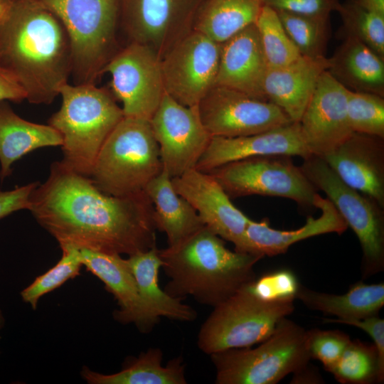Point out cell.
I'll return each mask as SVG.
<instances>
[{"label":"cell","instance_id":"b9f144b4","mask_svg":"<svg viewBox=\"0 0 384 384\" xmlns=\"http://www.w3.org/2000/svg\"><path fill=\"white\" fill-rule=\"evenodd\" d=\"M26 98V94L22 87L0 67V102L5 100L21 102Z\"/></svg>","mask_w":384,"mask_h":384},{"label":"cell","instance_id":"ab89813d","mask_svg":"<svg viewBox=\"0 0 384 384\" xmlns=\"http://www.w3.org/2000/svg\"><path fill=\"white\" fill-rule=\"evenodd\" d=\"M327 323H338L356 326L367 333L373 339L380 361L384 363V319L374 315L361 319L337 320L326 319Z\"/></svg>","mask_w":384,"mask_h":384},{"label":"cell","instance_id":"d6a6232c","mask_svg":"<svg viewBox=\"0 0 384 384\" xmlns=\"http://www.w3.org/2000/svg\"><path fill=\"white\" fill-rule=\"evenodd\" d=\"M268 68L293 63L302 55L274 9L264 5L255 22Z\"/></svg>","mask_w":384,"mask_h":384},{"label":"cell","instance_id":"52a82bcc","mask_svg":"<svg viewBox=\"0 0 384 384\" xmlns=\"http://www.w3.org/2000/svg\"><path fill=\"white\" fill-rule=\"evenodd\" d=\"M55 14L71 43L75 85L95 84L117 53L120 0H35Z\"/></svg>","mask_w":384,"mask_h":384},{"label":"cell","instance_id":"7dc6e473","mask_svg":"<svg viewBox=\"0 0 384 384\" xmlns=\"http://www.w3.org/2000/svg\"><path fill=\"white\" fill-rule=\"evenodd\" d=\"M2 1H3V0H2Z\"/></svg>","mask_w":384,"mask_h":384},{"label":"cell","instance_id":"44dd1931","mask_svg":"<svg viewBox=\"0 0 384 384\" xmlns=\"http://www.w3.org/2000/svg\"><path fill=\"white\" fill-rule=\"evenodd\" d=\"M267 69L258 32L253 23L220 43L215 85L267 100L263 85Z\"/></svg>","mask_w":384,"mask_h":384},{"label":"cell","instance_id":"d590c367","mask_svg":"<svg viewBox=\"0 0 384 384\" xmlns=\"http://www.w3.org/2000/svg\"><path fill=\"white\" fill-rule=\"evenodd\" d=\"M347 115L353 132L384 139V98L348 90Z\"/></svg>","mask_w":384,"mask_h":384},{"label":"cell","instance_id":"7bdbcfd3","mask_svg":"<svg viewBox=\"0 0 384 384\" xmlns=\"http://www.w3.org/2000/svg\"><path fill=\"white\" fill-rule=\"evenodd\" d=\"M292 383H319L321 381L318 373L309 368L308 365L302 370L294 374Z\"/></svg>","mask_w":384,"mask_h":384},{"label":"cell","instance_id":"8d00e7d4","mask_svg":"<svg viewBox=\"0 0 384 384\" xmlns=\"http://www.w3.org/2000/svg\"><path fill=\"white\" fill-rule=\"evenodd\" d=\"M300 284L295 274L288 269L266 272L247 284L248 289L265 301L296 299Z\"/></svg>","mask_w":384,"mask_h":384},{"label":"cell","instance_id":"ba28073f","mask_svg":"<svg viewBox=\"0 0 384 384\" xmlns=\"http://www.w3.org/2000/svg\"><path fill=\"white\" fill-rule=\"evenodd\" d=\"M294 300L265 301L255 296L246 285L214 306L200 329L198 346L210 355L261 343L281 319L294 311Z\"/></svg>","mask_w":384,"mask_h":384},{"label":"cell","instance_id":"4316f807","mask_svg":"<svg viewBox=\"0 0 384 384\" xmlns=\"http://www.w3.org/2000/svg\"><path fill=\"white\" fill-rule=\"evenodd\" d=\"M296 299L311 309L336 316L337 320L361 319L378 315L384 305V284L360 281L343 294L319 292L300 284Z\"/></svg>","mask_w":384,"mask_h":384},{"label":"cell","instance_id":"836d02e7","mask_svg":"<svg viewBox=\"0 0 384 384\" xmlns=\"http://www.w3.org/2000/svg\"><path fill=\"white\" fill-rule=\"evenodd\" d=\"M337 11L345 35L357 38L384 58V15L366 9L354 0L341 3Z\"/></svg>","mask_w":384,"mask_h":384},{"label":"cell","instance_id":"9c48e42d","mask_svg":"<svg viewBox=\"0 0 384 384\" xmlns=\"http://www.w3.org/2000/svg\"><path fill=\"white\" fill-rule=\"evenodd\" d=\"M300 168L316 188L324 192L356 235L363 252V278L383 271L384 208L345 183L320 156L304 159Z\"/></svg>","mask_w":384,"mask_h":384},{"label":"cell","instance_id":"ffe728a7","mask_svg":"<svg viewBox=\"0 0 384 384\" xmlns=\"http://www.w3.org/2000/svg\"><path fill=\"white\" fill-rule=\"evenodd\" d=\"M79 250L82 266L98 277L117 300L119 309L114 313V319L122 324H134L142 332L151 331L160 318L140 297L126 259L117 254Z\"/></svg>","mask_w":384,"mask_h":384},{"label":"cell","instance_id":"3957f363","mask_svg":"<svg viewBox=\"0 0 384 384\" xmlns=\"http://www.w3.org/2000/svg\"><path fill=\"white\" fill-rule=\"evenodd\" d=\"M161 267L170 279L164 291L174 297H192L215 306L251 283L262 256L232 251L204 226L174 246L159 250Z\"/></svg>","mask_w":384,"mask_h":384},{"label":"cell","instance_id":"4fadbf2b","mask_svg":"<svg viewBox=\"0 0 384 384\" xmlns=\"http://www.w3.org/2000/svg\"><path fill=\"white\" fill-rule=\"evenodd\" d=\"M204 0H120L119 19L129 39L161 58L193 28Z\"/></svg>","mask_w":384,"mask_h":384},{"label":"cell","instance_id":"e0dca14e","mask_svg":"<svg viewBox=\"0 0 384 384\" xmlns=\"http://www.w3.org/2000/svg\"><path fill=\"white\" fill-rule=\"evenodd\" d=\"M348 96V89L327 70L321 75L299 122L312 155L324 156L353 132L347 115Z\"/></svg>","mask_w":384,"mask_h":384},{"label":"cell","instance_id":"5bb4252c","mask_svg":"<svg viewBox=\"0 0 384 384\" xmlns=\"http://www.w3.org/2000/svg\"><path fill=\"white\" fill-rule=\"evenodd\" d=\"M149 122L163 169L171 178L195 168L212 138L198 105H183L166 92Z\"/></svg>","mask_w":384,"mask_h":384},{"label":"cell","instance_id":"277c9868","mask_svg":"<svg viewBox=\"0 0 384 384\" xmlns=\"http://www.w3.org/2000/svg\"><path fill=\"white\" fill-rule=\"evenodd\" d=\"M60 110L49 124L62 136L63 159L74 171L90 177L105 140L124 117L109 90L95 84H64Z\"/></svg>","mask_w":384,"mask_h":384},{"label":"cell","instance_id":"83f0119b","mask_svg":"<svg viewBox=\"0 0 384 384\" xmlns=\"http://www.w3.org/2000/svg\"><path fill=\"white\" fill-rule=\"evenodd\" d=\"M126 261L140 297L156 316L179 321H192L196 318V311L183 303V299L171 297L160 287L159 272L162 262L156 245L129 255Z\"/></svg>","mask_w":384,"mask_h":384},{"label":"cell","instance_id":"f546056e","mask_svg":"<svg viewBox=\"0 0 384 384\" xmlns=\"http://www.w3.org/2000/svg\"><path fill=\"white\" fill-rule=\"evenodd\" d=\"M263 6L262 0H204L193 29L222 43L255 23Z\"/></svg>","mask_w":384,"mask_h":384},{"label":"cell","instance_id":"f6af8a7d","mask_svg":"<svg viewBox=\"0 0 384 384\" xmlns=\"http://www.w3.org/2000/svg\"><path fill=\"white\" fill-rule=\"evenodd\" d=\"M4 321H5V319H4L3 312L0 309V331L1 330V329L3 328V326L4 325Z\"/></svg>","mask_w":384,"mask_h":384},{"label":"cell","instance_id":"30bf717a","mask_svg":"<svg viewBox=\"0 0 384 384\" xmlns=\"http://www.w3.org/2000/svg\"><path fill=\"white\" fill-rule=\"evenodd\" d=\"M230 198L260 195L291 199L314 206L317 189L291 156H259L234 161L208 172Z\"/></svg>","mask_w":384,"mask_h":384},{"label":"cell","instance_id":"1f68e13d","mask_svg":"<svg viewBox=\"0 0 384 384\" xmlns=\"http://www.w3.org/2000/svg\"><path fill=\"white\" fill-rule=\"evenodd\" d=\"M292 41L305 57H324L330 38V16L276 11Z\"/></svg>","mask_w":384,"mask_h":384},{"label":"cell","instance_id":"ac0fdd59","mask_svg":"<svg viewBox=\"0 0 384 384\" xmlns=\"http://www.w3.org/2000/svg\"><path fill=\"white\" fill-rule=\"evenodd\" d=\"M312 156L299 122L237 137H212L195 169L208 173L223 164L259 156Z\"/></svg>","mask_w":384,"mask_h":384},{"label":"cell","instance_id":"9a60e30c","mask_svg":"<svg viewBox=\"0 0 384 384\" xmlns=\"http://www.w3.org/2000/svg\"><path fill=\"white\" fill-rule=\"evenodd\" d=\"M198 106L201 120L212 137L247 136L292 122L272 102L220 85H214Z\"/></svg>","mask_w":384,"mask_h":384},{"label":"cell","instance_id":"8992f818","mask_svg":"<svg viewBox=\"0 0 384 384\" xmlns=\"http://www.w3.org/2000/svg\"><path fill=\"white\" fill-rule=\"evenodd\" d=\"M210 356L217 384H275L309 364L308 330L285 317L259 346Z\"/></svg>","mask_w":384,"mask_h":384},{"label":"cell","instance_id":"7402d4cb","mask_svg":"<svg viewBox=\"0 0 384 384\" xmlns=\"http://www.w3.org/2000/svg\"><path fill=\"white\" fill-rule=\"evenodd\" d=\"M329 66L326 56L301 55L284 66L268 68L263 85L267 100L282 110L292 122H299L321 75Z\"/></svg>","mask_w":384,"mask_h":384},{"label":"cell","instance_id":"484cf974","mask_svg":"<svg viewBox=\"0 0 384 384\" xmlns=\"http://www.w3.org/2000/svg\"><path fill=\"white\" fill-rule=\"evenodd\" d=\"M63 144L60 134L50 124L28 122L0 102V178L11 174V165L32 151Z\"/></svg>","mask_w":384,"mask_h":384},{"label":"cell","instance_id":"4dcf8cb0","mask_svg":"<svg viewBox=\"0 0 384 384\" xmlns=\"http://www.w3.org/2000/svg\"><path fill=\"white\" fill-rule=\"evenodd\" d=\"M342 384L381 383L384 363L374 343L351 340L337 362L328 370Z\"/></svg>","mask_w":384,"mask_h":384},{"label":"cell","instance_id":"7a4b0ae2","mask_svg":"<svg viewBox=\"0 0 384 384\" xmlns=\"http://www.w3.org/2000/svg\"><path fill=\"white\" fill-rule=\"evenodd\" d=\"M0 67L22 87L26 100L50 104L73 68L69 35L50 11L35 0H3Z\"/></svg>","mask_w":384,"mask_h":384},{"label":"cell","instance_id":"cb8c5ba5","mask_svg":"<svg viewBox=\"0 0 384 384\" xmlns=\"http://www.w3.org/2000/svg\"><path fill=\"white\" fill-rule=\"evenodd\" d=\"M329 60L327 71L346 88L384 96V58L361 40L345 35Z\"/></svg>","mask_w":384,"mask_h":384},{"label":"cell","instance_id":"bcb514c9","mask_svg":"<svg viewBox=\"0 0 384 384\" xmlns=\"http://www.w3.org/2000/svg\"><path fill=\"white\" fill-rule=\"evenodd\" d=\"M4 9V4L2 0H0V14H1Z\"/></svg>","mask_w":384,"mask_h":384},{"label":"cell","instance_id":"d6986e66","mask_svg":"<svg viewBox=\"0 0 384 384\" xmlns=\"http://www.w3.org/2000/svg\"><path fill=\"white\" fill-rule=\"evenodd\" d=\"M348 186L384 208V139L353 132L321 157Z\"/></svg>","mask_w":384,"mask_h":384},{"label":"cell","instance_id":"2e32d148","mask_svg":"<svg viewBox=\"0 0 384 384\" xmlns=\"http://www.w3.org/2000/svg\"><path fill=\"white\" fill-rule=\"evenodd\" d=\"M175 191L196 210L205 226L243 252L245 234L250 221L238 209L218 181L195 168L171 178Z\"/></svg>","mask_w":384,"mask_h":384},{"label":"cell","instance_id":"5b68a950","mask_svg":"<svg viewBox=\"0 0 384 384\" xmlns=\"http://www.w3.org/2000/svg\"><path fill=\"white\" fill-rule=\"evenodd\" d=\"M162 169L149 121L124 117L103 144L90 178L105 193L127 196L144 191Z\"/></svg>","mask_w":384,"mask_h":384},{"label":"cell","instance_id":"f35d334b","mask_svg":"<svg viewBox=\"0 0 384 384\" xmlns=\"http://www.w3.org/2000/svg\"><path fill=\"white\" fill-rule=\"evenodd\" d=\"M264 5L276 11L309 16H330L338 10L339 0H262Z\"/></svg>","mask_w":384,"mask_h":384},{"label":"cell","instance_id":"e575fe53","mask_svg":"<svg viewBox=\"0 0 384 384\" xmlns=\"http://www.w3.org/2000/svg\"><path fill=\"white\" fill-rule=\"evenodd\" d=\"M62 257L57 264L38 276L21 292L23 301L35 309L39 299L45 294L60 287L70 279L75 277L82 266L80 250L73 245L60 246Z\"/></svg>","mask_w":384,"mask_h":384},{"label":"cell","instance_id":"d4e9b609","mask_svg":"<svg viewBox=\"0 0 384 384\" xmlns=\"http://www.w3.org/2000/svg\"><path fill=\"white\" fill-rule=\"evenodd\" d=\"M144 191L154 206L156 230L166 235L168 246L176 245L205 226L193 207L175 191L165 169L149 183Z\"/></svg>","mask_w":384,"mask_h":384},{"label":"cell","instance_id":"7c38bea8","mask_svg":"<svg viewBox=\"0 0 384 384\" xmlns=\"http://www.w3.org/2000/svg\"><path fill=\"white\" fill-rule=\"evenodd\" d=\"M220 43L192 30L161 58L165 92L185 106L198 105L215 85Z\"/></svg>","mask_w":384,"mask_h":384},{"label":"cell","instance_id":"6da1fadb","mask_svg":"<svg viewBox=\"0 0 384 384\" xmlns=\"http://www.w3.org/2000/svg\"><path fill=\"white\" fill-rule=\"evenodd\" d=\"M28 210L60 246L129 256L156 245L154 206L145 191L106 194L61 161L33 190Z\"/></svg>","mask_w":384,"mask_h":384},{"label":"cell","instance_id":"8fae6325","mask_svg":"<svg viewBox=\"0 0 384 384\" xmlns=\"http://www.w3.org/2000/svg\"><path fill=\"white\" fill-rule=\"evenodd\" d=\"M112 77V94L124 117L149 121L165 93L161 58L148 46L128 43L103 68Z\"/></svg>","mask_w":384,"mask_h":384},{"label":"cell","instance_id":"74e56055","mask_svg":"<svg viewBox=\"0 0 384 384\" xmlns=\"http://www.w3.org/2000/svg\"><path fill=\"white\" fill-rule=\"evenodd\" d=\"M350 341V336L339 330H308L311 359L319 361L326 371L337 362Z\"/></svg>","mask_w":384,"mask_h":384},{"label":"cell","instance_id":"60d3db41","mask_svg":"<svg viewBox=\"0 0 384 384\" xmlns=\"http://www.w3.org/2000/svg\"><path fill=\"white\" fill-rule=\"evenodd\" d=\"M39 184L33 182L15 189L0 192V219L30 206L31 195Z\"/></svg>","mask_w":384,"mask_h":384},{"label":"cell","instance_id":"603a6c76","mask_svg":"<svg viewBox=\"0 0 384 384\" xmlns=\"http://www.w3.org/2000/svg\"><path fill=\"white\" fill-rule=\"evenodd\" d=\"M314 206L319 208L321 215L309 217L301 228L292 230L272 228L267 219L260 222L250 220L245 234L243 252L262 256H276L285 253L294 243L319 235L344 233L348 228L335 206L318 193Z\"/></svg>","mask_w":384,"mask_h":384},{"label":"cell","instance_id":"f1b7e54d","mask_svg":"<svg viewBox=\"0 0 384 384\" xmlns=\"http://www.w3.org/2000/svg\"><path fill=\"white\" fill-rule=\"evenodd\" d=\"M162 357L161 349L149 348L130 359L119 372L102 374L83 367L81 375L90 384H186L182 358H175L164 366Z\"/></svg>","mask_w":384,"mask_h":384},{"label":"cell","instance_id":"ee69618b","mask_svg":"<svg viewBox=\"0 0 384 384\" xmlns=\"http://www.w3.org/2000/svg\"><path fill=\"white\" fill-rule=\"evenodd\" d=\"M357 4L361 6L384 15V0H354Z\"/></svg>","mask_w":384,"mask_h":384}]
</instances>
